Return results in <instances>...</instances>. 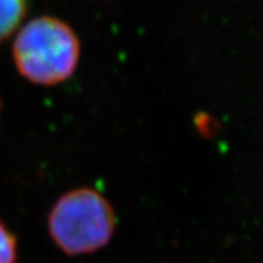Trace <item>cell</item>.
<instances>
[{"instance_id": "1", "label": "cell", "mask_w": 263, "mask_h": 263, "mask_svg": "<svg viewBox=\"0 0 263 263\" xmlns=\"http://www.w3.org/2000/svg\"><path fill=\"white\" fill-rule=\"evenodd\" d=\"M80 39L67 23L52 16L35 17L15 36L12 59L17 73L39 86H55L76 73Z\"/></svg>"}, {"instance_id": "2", "label": "cell", "mask_w": 263, "mask_h": 263, "mask_svg": "<svg viewBox=\"0 0 263 263\" xmlns=\"http://www.w3.org/2000/svg\"><path fill=\"white\" fill-rule=\"evenodd\" d=\"M117 219L110 201L93 188H76L54 203L47 218L51 240L66 255H87L104 249Z\"/></svg>"}, {"instance_id": "3", "label": "cell", "mask_w": 263, "mask_h": 263, "mask_svg": "<svg viewBox=\"0 0 263 263\" xmlns=\"http://www.w3.org/2000/svg\"><path fill=\"white\" fill-rule=\"evenodd\" d=\"M27 14V0H0V43L21 27Z\"/></svg>"}, {"instance_id": "4", "label": "cell", "mask_w": 263, "mask_h": 263, "mask_svg": "<svg viewBox=\"0 0 263 263\" xmlns=\"http://www.w3.org/2000/svg\"><path fill=\"white\" fill-rule=\"evenodd\" d=\"M17 262V242L14 232L0 220V263Z\"/></svg>"}]
</instances>
